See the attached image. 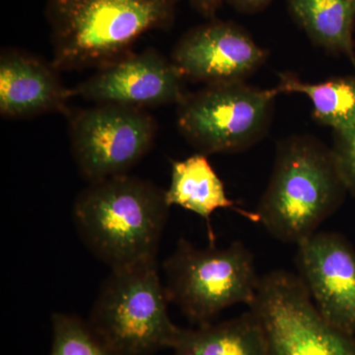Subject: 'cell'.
Here are the masks:
<instances>
[{
    "mask_svg": "<svg viewBox=\"0 0 355 355\" xmlns=\"http://www.w3.org/2000/svg\"><path fill=\"white\" fill-rule=\"evenodd\" d=\"M170 207L165 191L125 174L89 184L73 218L86 246L114 270L156 260Z\"/></svg>",
    "mask_w": 355,
    "mask_h": 355,
    "instance_id": "6da1fadb",
    "label": "cell"
},
{
    "mask_svg": "<svg viewBox=\"0 0 355 355\" xmlns=\"http://www.w3.org/2000/svg\"><path fill=\"white\" fill-rule=\"evenodd\" d=\"M178 0H46L53 58L60 70L106 67L135 42L174 22Z\"/></svg>",
    "mask_w": 355,
    "mask_h": 355,
    "instance_id": "7a4b0ae2",
    "label": "cell"
},
{
    "mask_svg": "<svg viewBox=\"0 0 355 355\" xmlns=\"http://www.w3.org/2000/svg\"><path fill=\"white\" fill-rule=\"evenodd\" d=\"M347 191L331 149L311 135L279 142L259 223L275 239L298 245L340 209Z\"/></svg>",
    "mask_w": 355,
    "mask_h": 355,
    "instance_id": "3957f363",
    "label": "cell"
},
{
    "mask_svg": "<svg viewBox=\"0 0 355 355\" xmlns=\"http://www.w3.org/2000/svg\"><path fill=\"white\" fill-rule=\"evenodd\" d=\"M156 260L114 268L88 320L111 355H153L171 349L180 327L168 313Z\"/></svg>",
    "mask_w": 355,
    "mask_h": 355,
    "instance_id": "277c9868",
    "label": "cell"
},
{
    "mask_svg": "<svg viewBox=\"0 0 355 355\" xmlns=\"http://www.w3.org/2000/svg\"><path fill=\"white\" fill-rule=\"evenodd\" d=\"M164 272L170 302L196 326L212 323L231 306H250L261 280L253 254L239 241L200 249L181 239L165 261Z\"/></svg>",
    "mask_w": 355,
    "mask_h": 355,
    "instance_id": "5b68a950",
    "label": "cell"
},
{
    "mask_svg": "<svg viewBox=\"0 0 355 355\" xmlns=\"http://www.w3.org/2000/svg\"><path fill=\"white\" fill-rule=\"evenodd\" d=\"M277 95L245 81L207 85L178 105V128L198 153H241L266 137Z\"/></svg>",
    "mask_w": 355,
    "mask_h": 355,
    "instance_id": "8992f818",
    "label": "cell"
},
{
    "mask_svg": "<svg viewBox=\"0 0 355 355\" xmlns=\"http://www.w3.org/2000/svg\"><path fill=\"white\" fill-rule=\"evenodd\" d=\"M260 319L270 355H355V336L324 321L298 275L261 277L249 306Z\"/></svg>",
    "mask_w": 355,
    "mask_h": 355,
    "instance_id": "52a82bcc",
    "label": "cell"
},
{
    "mask_svg": "<svg viewBox=\"0 0 355 355\" xmlns=\"http://www.w3.org/2000/svg\"><path fill=\"white\" fill-rule=\"evenodd\" d=\"M69 139L89 183L128 174L153 146L155 119L146 110L95 104L69 114Z\"/></svg>",
    "mask_w": 355,
    "mask_h": 355,
    "instance_id": "ba28073f",
    "label": "cell"
},
{
    "mask_svg": "<svg viewBox=\"0 0 355 355\" xmlns=\"http://www.w3.org/2000/svg\"><path fill=\"white\" fill-rule=\"evenodd\" d=\"M184 81L171 60L149 49L101 67L71 91L95 104L144 110L179 105L188 94Z\"/></svg>",
    "mask_w": 355,
    "mask_h": 355,
    "instance_id": "9c48e42d",
    "label": "cell"
},
{
    "mask_svg": "<svg viewBox=\"0 0 355 355\" xmlns=\"http://www.w3.org/2000/svg\"><path fill=\"white\" fill-rule=\"evenodd\" d=\"M296 263L324 321L355 336V249L349 240L318 231L297 245Z\"/></svg>",
    "mask_w": 355,
    "mask_h": 355,
    "instance_id": "30bf717a",
    "label": "cell"
},
{
    "mask_svg": "<svg viewBox=\"0 0 355 355\" xmlns=\"http://www.w3.org/2000/svg\"><path fill=\"white\" fill-rule=\"evenodd\" d=\"M266 57L240 26L214 21L186 33L175 46L171 62L184 79L211 85L245 81Z\"/></svg>",
    "mask_w": 355,
    "mask_h": 355,
    "instance_id": "8fae6325",
    "label": "cell"
},
{
    "mask_svg": "<svg viewBox=\"0 0 355 355\" xmlns=\"http://www.w3.org/2000/svg\"><path fill=\"white\" fill-rule=\"evenodd\" d=\"M53 64L18 50L0 57V113L10 119L67 113L71 89L62 84Z\"/></svg>",
    "mask_w": 355,
    "mask_h": 355,
    "instance_id": "7c38bea8",
    "label": "cell"
},
{
    "mask_svg": "<svg viewBox=\"0 0 355 355\" xmlns=\"http://www.w3.org/2000/svg\"><path fill=\"white\" fill-rule=\"evenodd\" d=\"M205 154L197 153L172 165L171 184L165 191L170 207L178 205L205 219L209 228L210 244H214L211 216L217 209H232L248 220L259 223L254 211H247L231 200L220 178Z\"/></svg>",
    "mask_w": 355,
    "mask_h": 355,
    "instance_id": "4fadbf2b",
    "label": "cell"
},
{
    "mask_svg": "<svg viewBox=\"0 0 355 355\" xmlns=\"http://www.w3.org/2000/svg\"><path fill=\"white\" fill-rule=\"evenodd\" d=\"M174 355H270L263 324L253 311L220 323L180 328Z\"/></svg>",
    "mask_w": 355,
    "mask_h": 355,
    "instance_id": "5bb4252c",
    "label": "cell"
},
{
    "mask_svg": "<svg viewBox=\"0 0 355 355\" xmlns=\"http://www.w3.org/2000/svg\"><path fill=\"white\" fill-rule=\"evenodd\" d=\"M288 7L313 43L355 64V0H288Z\"/></svg>",
    "mask_w": 355,
    "mask_h": 355,
    "instance_id": "9a60e30c",
    "label": "cell"
},
{
    "mask_svg": "<svg viewBox=\"0 0 355 355\" xmlns=\"http://www.w3.org/2000/svg\"><path fill=\"white\" fill-rule=\"evenodd\" d=\"M279 94L306 96L313 116L334 132L355 128V76L336 77L320 83H305L292 74H282L277 87Z\"/></svg>",
    "mask_w": 355,
    "mask_h": 355,
    "instance_id": "2e32d148",
    "label": "cell"
},
{
    "mask_svg": "<svg viewBox=\"0 0 355 355\" xmlns=\"http://www.w3.org/2000/svg\"><path fill=\"white\" fill-rule=\"evenodd\" d=\"M53 345L50 355H111L87 321L74 315L51 316Z\"/></svg>",
    "mask_w": 355,
    "mask_h": 355,
    "instance_id": "e0dca14e",
    "label": "cell"
},
{
    "mask_svg": "<svg viewBox=\"0 0 355 355\" xmlns=\"http://www.w3.org/2000/svg\"><path fill=\"white\" fill-rule=\"evenodd\" d=\"M331 149L347 191L355 197V128L335 132Z\"/></svg>",
    "mask_w": 355,
    "mask_h": 355,
    "instance_id": "ac0fdd59",
    "label": "cell"
},
{
    "mask_svg": "<svg viewBox=\"0 0 355 355\" xmlns=\"http://www.w3.org/2000/svg\"><path fill=\"white\" fill-rule=\"evenodd\" d=\"M225 1L228 0H190L191 6L205 17H212Z\"/></svg>",
    "mask_w": 355,
    "mask_h": 355,
    "instance_id": "d6986e66",
    "label": "cell"
},
{
    "mask_svg": "<svg viewBox=\"0 0 355 355\" xmlns=\"http://www.w3.org/2000/svg\"><path fill=\"white\" fill-rule=\"evenodd\" d=\"M272 0H228L238 10L243 12H256L268 6Z\"/></svg>",
    "mask_w": 355,
    "mask_h": 355,
    "instance_id": "ffe728a7",
    "label": "cell"
}]
</instances>
